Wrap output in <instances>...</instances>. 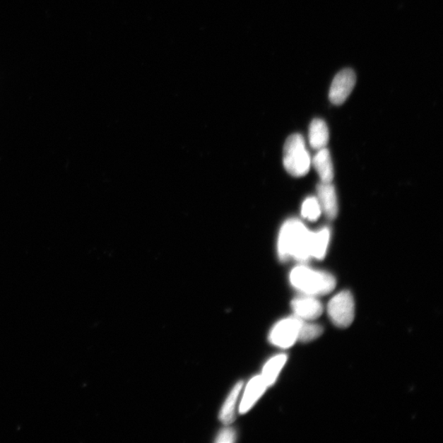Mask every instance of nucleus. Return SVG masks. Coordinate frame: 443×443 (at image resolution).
<instances>
[{"label":"nucleus","mask_w":443,"mask_h":443,"mask_svg":"<svg viewBox=\"0 0 443 443\" xmlns=\"http://www.w3.org/2000/svg\"><path fill=\"white\" fill-rule=\"evenodd\" d=\"M267 388L268 386L261 375L256 376L249 381L241 401V413H247L251 410L252 407L261 398Z\"/></svg>","instance_id":"nucleus-9"},{"label":"nucleus","mask_w":443,"mask_h":443,"mask_svg":"<svg viewBox=\"0 0 443 443\" xmlns=\"http://www.w3.org/2000/svg\"><path fill=\"white\" fill-rule=\"evenodd\" d=\"M321 207L317 198H307L303 203L302 208V215L309 221L317 220L321 215Z\"/></svg>","instance_id":"nucleus-16"},{"label":"nucleus","mask_w":443,"mask_h":443,"mask_svg":"<svg viewBox=\"0 0 443 443\" xmlns=\"http://www.w3.org/2000/svg\"><path fill=\"white\" fill-rule=\"evenodd\" d=\"M328 314L334 325L348 328L355 319V300L353 294L343 291L336 294L328 304Z\"/></svg>","instance_id":"nucleus-4"},{"label":"nucleus","mask_w":443,"mask_h":443,"mask_svg":"<svg viewBox=\"0 0 443 443\" xmlns=\"http://www.w3.org/2000/svg\"><path fill=\"white\" fill-rule=\"evenodd\" d=\"M292 309L294 317L303 321L317 319L324 312L323 305L317 297L305 294L293 300Z\"/></svg>","instance_id":"nucleus-7"},{"label":"nucleus","mask_w":443,"mask_h":443,"mask_svg":"<svg viewBox=\"0 0 443 443\" xmlns=\"http://www.w3.org/2000/svg\"><path fill=\"white\" fill-rule=\"evenodd\" d=\"M324 333L322 326L314 324L312 321H303L300 325L298 341L302 343H309L317 339Z\"/></svg>","instance_id":"nucleus-15"},{"label":"nucleus","mask_w":443,"mask_h":443,"mask_svg":"<svg viewBox=\"0 0 443 443\" xmlns=\"http://www.w3.org/2000/svg\"><path fill=\"white\" fill-rule=\"evenodd\" d=\"M329 132L327 124L322 119H315L310 124L309 129V141L314 150H321L327 146Z\"/></svg>","instance_id":"nucleus-10"},{"label":"nucleus","mask_w":443,"mask_h":443,"mask_svg":"<svg viewBox=\"0 0 443 443\" xmlns=\"http://www.w3.org/2000/svg\"><path fill=\"white\" fill-rule=\"evenodd\" d=\"M318 201L321 210L329 220H334L338 215V206L334 187L331 182H321L317 187Z\"/></svg>","instance_id":"nucleus-8"},{"label":"nucleus","mask_w":443,"mask_h":443,"mask_svg":"<svg viewBox=\"0 0 443 443\" xmlns=\"http://www.w3.org/2000/svg\"><path fill=\"white\" fill-rule=\"evenodd\" d=\"M310 157L303 136H290L283 149V165L290 175L300 177L307 175L310 167Z\"/></svg>","instance_id":"nucleus-3"},{"label":"nucleus","mask_w":443,"mask_h":443,"mask_svg":"<svg viewBox=\"0 0 443 443\" xmlns=\"http://www.w3.org/2000/svg\"><path fill=\"white\" fill-rule=\"evenodd\" d=\"M302 320L292 317L283 319L274 326L269 333L268 339L271 343L280 348H291L298 342V336Z\"/></svg>","instance_id":"nucleus-5"},{"label":"nucleus","mask_w":443,"mask_h":443,"mask_svg":"<svg viewBox=\"0 0 443 443\" xmlns=\"http://www.w3.org/2000/svg\"><path fill=\"white\" fill-rule=\"evenodd\" d=\"M243 384L242 382L234 386L230 394L228 395L225 402H224L220 413V420L224 424H231L235 417V409L239 395L241 394Z\"/></svg>","instance_id":"nucleus-14"},{"label":"nucleus","mask_w":443,"mask_h":443,"mask_svg":"<svg viewBox=\"0 0 443 443\" xmlns=\"http://www.w3.org/2000/svg\"><path fill=\"white\" fill-rule=\"evenodd\" d=\"M288 360V356L285 354H280L273 356L264 365L261 377L268 386L273 385L278 379V376L284 367Z\"/></svg>","instance_id":"nucleus-12"},{"label":"nucleus","mask_w":443,"mask_h":443,"mask_svg":"<svg viewBox=\"0 0 443 443\" xmlns=\"http://www.w3.org/2000/svg\"><path fill=\"white\" fill-rule=\"evenodd\" d=\"M356 83V76L353 69H345L337 75L329 90V98L332 104L341 105L349 98Z\"/></svg>","instance_id":"nucleus-6"},{"label":"nucleus","mask_w":443,"mask_h":443,"mask_svg":"<svg viewBox=\"0 0 443 443\" xmlns=\"http://www.w3.org/2000/svg\"><path fill=\"white\" fill-rule=\"evenodd\" d=\"M313 165L317 171L321 181L332 182L333 179V166L329 151L327 149H321L314 157Z\"/></svg>","instance_id":"nucleus-11"},{"label":"nucleus","mask_w":443,"mask_h":443,"mask_svg":"<svg viewBox=\"0 0 443 443\" xmlns=\"http://www.w3.org/2000/svg\"><path fill=\"white\" fill-rule=\"evenodd\" d=\"M330 231L329 228H323L318 232H312L310 239V251L312 256L322 259L324 258L329 247Z\"/></svg>","instance_id":"nucleus-13"},{"label":"nucleus","mask_w":443,"mask_h":443,"mask_svg":"<svg viewBox=\"0 0 443 443\" xmlns=\"http://www.w3.org/2000/svg\"><path fill=\"white\" fill-rule=\"evenodd\" d=\"M235 432L230 429L223 430L220 435H218L216 442L218 443H230L235 441Z\"/></svg>","instance_id":"nucleus-17"},{"label":"nucleus","mask_w":443,"mask_h":443,"mask_svg":"<svg viewBox=\"0 0 443 443\" xmlns=\"http://www.w3.org/2000/svg\"><path fill=\"white\" fill-rule=\"evenodd\" d=\"M312 232L308 230L302 222L290 220L285 222L280 230L278 252L281 261L290 257L298 261L305 262L312 258L310 251Z\"/></svg>","instance_id":"nucleus-1"},{"label":"nucleus","mask_w":443,"mask_h":443,"mask_svg":"<svg viewBox=\"0 0 443 443\" xmlns=\"http://www.w3.org/2000/svg\"><path fill=\"white\" fill-rule=\"evenodd\" d=\"M290 282L299 292L314 297L327 295L336 287V279L332 274L305 266L293 268L290 273Z\"/></svg>","instance_id":"nucleus-2"}]
</instances>
